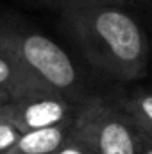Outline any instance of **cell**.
I'll return each mask as SVG.
<instances>
[{"instance_id": "obj_9", "label": "cell", "mask_w": 152, "mask_h": 154, "mask_svg": "<svg viewBox=\"0 0 152 154\" xmlns=\"http://www.w3.org/2000/svg\"><path fill=\"white\" fill-rule=\"evenodd\" d=\"M20 134L22 133L18 129H14L11 124L0 120V154L9 152L13 149V145L16 143V140L20 138Z\"/></svg>"}, {"instance_id": "obj_11", "label": "cell", "mask_w": 152, "mask_h": 154, "mask_svg": "<svg viewBox=\"0 0 152 154\" xmlns=\"http://www.w3.org/2000/svg\"><path fill=\"white\" fill-rule=\"evenodd\" d=\"M140 154H152V140L140 134Z\"/></svg>"}, {"instance_id": "obj_10", "label": "cell", "mask_w": 152, "mask_h": 154, "mask_svg": "<svg viewBox=\"0 0 152 154\" xmlns=\"http://www.w3.org/2000/svg\"><path fill=\"white\" fill-rule=\"evenodd\" d=\"M54 154H93L86 145H82L79 140H75L74 136L68 134V138L65 140V143L56 151Z\"/></svg>"}, {"instance_id": "obj_7", "label": "cell", "mask_w": 152, "mask_h": 154, "mask_svg": "<svg viewBox=\"0 0 152 154\" xmlns=\"http://www.w3.org/2000/svg\"><path fill=\"white\" fill-rule=\"evenodd\" d=\"M120 108L123 113L129 116L136 131L152 140V91L147 90H138L134 91L129 99H125Z\"/></svg>"}, {"instance_id": "obj_13", "label": "cell", "mask_w": 152, "mask_h": 154, "mask_svg": "<svg viewBox=\"0 0 152 154\" xmlns=\"http://www.w3.org/2000/svg\"><path fill=\"white\" fill-rule=\"evenodd\" d=\"M7 154H9V152H7Z\"/></svg>"}, {"instance_id": "obj_12", "label": "cell", "mask_w": 152, "mask_h": 154, "mask_svg": "<svg viewBox=\"0 0 152 154\" xmlns=\"http://www.w3.org/2000/svg\"><path fill=\"white\" fill-rule=\"evenodd\" d=\"M5 102H11V99H9V95H7L5 91H2V90H0V106H2V104H5Z\"/></svg>"}, {"instance_id": "obj_5", "label": "cell", "mask_w": 152, "mask_h": 154, "mask_svg": "<svg viewBox=\"0 0 152 154\" xmlns=\"http://www.w3.org/2000/svg\"><path fill=\"white\" fill-rule=\"evenodd\" d=\"M0 90L9 95L11 100H20L34 95L54 93L41 84L14 56V52L0 39Z\"/></svg>"}, {"instance_id": "obj_2", "label": "cell", "mask_w": 152, "mask_h": 154, "mask_svg": "<svg viewBox=\"0 0 152 154\" xmlns=\"http://www.w3.org/2000/svg\"><path fill=\"white\" fill-rule=\"evenodd\" d=\"M70 136L93 154H140V133L123 109L104 97H86L77 104Z\"/></svg>"}, {"instance_id": "obj_8", "label": "cell", "mask_w": 152, "mask_h": 154, "mask_svg": "<svg viewBox=\"0 0 152 154\" xmlns=\"http://www.w3.org/2000/svg\"><path fill=\"white\" fill-rule=\"evenodd\" d=\"M122 2L123 0H45V4H48L57 11L75 5H120Z\"/></svg>"}, {"instance_id": "obj_1", "label": "cell", "mask_w": 152, "mask_h": 154, "mask_svg": "<svg viewBox=\"0 0 152 154\" xmlns=\"http://www.w3.org/2000/svg\"><path fill=\"white\" fill-rule=\"evenodd\" d=\"M59 13L66 32L93 68L116 81L145 75L150 56L147 34L120 5H75Z\"/></svg>"}, {"instance_id": "obj_3", "label": "cell", "mask_w": 152, "mask_h": 154, "mask_svg": "<svg viewBox=\"0 0 152 154\" xmlns=\"http://www.w3.org/2000/svg\"><path fill=\"white\" fill-rule=\"evenodd\" d=\"M0 39L14 52L20 63L50 91L72 100L81 86L70 56L45 34L32 31L0 29Z\"/></svg>"}, {"instance_id": "obj_4", "label": "cell", "mask_w": 152, "mask_h": 154, "mask_svg": "<svg viewBox=\"0 0 152 154\" xmlns=\"http://www.w3.org/2000/svg\"><path fill=\"white\" fill-rule=\"evenodd\" d=\"M75 109L77 104L72 100L57 93H45L2 104L0 120L11 124L20 133H29L43 127L70 124Z\"/></svg>"}, {"instance_id": "obj_6", "label": "cell", "mask_w": 152, "mask_h": 154, "mask_svg": "<svg viewBox=\"0 0 152 154\" xmlns=\"http://www.w3.org/2000/svg\"><path fill=\"white\" fill-rule=\"evenodd\" d=\"M70 125L72 122L22 133L9 154H54L68 138Z\"/></svg>"}]
</instances>
